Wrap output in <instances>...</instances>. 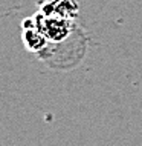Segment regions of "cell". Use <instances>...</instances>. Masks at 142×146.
I'll return each instance as SVG.
<instances>
[{"label":"cell","instance_id":"2","mask_svg":"<svg viewBox=\"0 0 142 146\" xmlns=\"http://www.w3.org/2000/svg\"><path fill=\"white\" fill-rule=\"evenodd\" d=\"M40 11L44 15H58L67 20H73L78 15V5L75 0H46Z\"/></svg>","mask_w":142,"mask_h":146},{"label":"cell","instance_id":"1","mask_svg":"<svg viewBox=\"0 0 142 146\" xmlns=\"http://www.w3.org/2000/svg\"><path fill=\"white\" fill-rule=\"evenodd\" d=\"M37 28L47 37L49 42L60 43L70 35L73 29V20L58 17V15H44L41 11L35 14Z\"/></svg>","mask_w":142,"mask_h":146},{"label":"cell","instance_id":"3","mask_svg":"<svg viewBox=\"0 0 142 146\" xmlns=\"http://www.w3.org/2000/svg\"><path fill=\"white\" fill-rule=\"evenodd\" d=\"M22 40L25 48L29 52H40L47 46V37L41 33L38 28H29V29H23L22 34Z\"/></svg>","mask_w":142,"mask_h":146}]
</instances>
